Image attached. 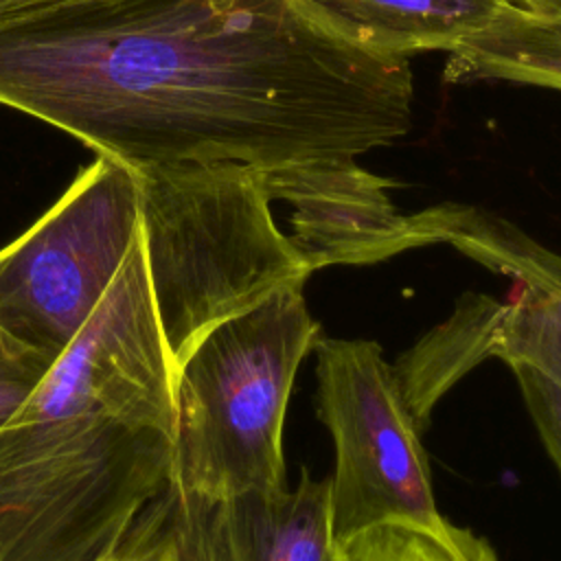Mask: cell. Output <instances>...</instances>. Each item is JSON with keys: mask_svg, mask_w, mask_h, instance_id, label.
Returning <instances> with one entry per match:
<instances>
[{"mask_svg": "<svg viewBox=\"0 0 561 561\" xmlns=\"http://www.w3.org/2000/svg\"><path fill=\"white\" fill-rule=\"evenodd\" d=\"M408 59L311 0H66L0 22V105L131 171L362 156L412 127Z\"/></svg>", "mask_w": 561, "mask_h": 561, "instance_id": "6da1fadb", "label": "cell"}, {"mask_svg": "<svg viewBox=\"0 0 561 561\" xmlns=\"http://www.w3.org/2000/svg\"><path fill=\"white\" fill-rule=\"evenodd\" d=\"M173 364L142 237L33 397L0 427V561H107L169 486Z\"/></svg>", "mask_w": 561, "mask_h": 561, "instance_id": "7a4b0ae2", "label": "cell"}, {"mask_svg": "<svg viewBox=\"0 0 561 561\" xmlns=\"http://www.w3.org/2000/svg\"><path fill=\"white\" fill-rule=\"evenodd\" d=\"M136 175L147 276L173 373L210 329L313 274L278 228L261 169L184 162Z\"/></svg>", "mask_w": 561, "mask_h": 561, "instance_id": "3957f363", "label": "cell"}, {"mask_svg": "<svg viewBox=\"0 0 561 561\" xmlns=\"http://www.w3.org/2000/svg\"><path fill=\"white\" fill-rule=\"evenodd\" d=\"M302 287H285L210 329L173 375L169 489L226 500L287 486L283 421L300 362L318 346Z\"/></svg>", "mask_w": 561, "mask_h": 561, "instance_id": "277c9868", "label": "cell"}, {"mask_svg": "<svg viewBox=\"0 0 561 561\" xmlns=\"http://www.w3.org/2000/svg\"><path fill=\"white\" fill-rule=\"evenodd\" d=\"M138 237V175L96 156L28 230L0 250V329L57 362Z\"/></svg>", "mask_w": 561, "mask_h": 561, "instance_id": "5b68a950", "label": "cell"}, {"mask_svg": "<svg viewBox=\"0 0 561 561\" xmlns=\"http://www.w3.org/2000/svg\"><path fill=\"white\" fill-rule=\"evenodd\" d=\"M318 414L335 447L331 530L346 541L368 528L405 524L445 533L419 440L392 366L370 340L320 337Z\"/></svg>", "mask_w": 561, "mask_h": 561, "instance_id": "8992f818", "label": "cell"}, {"mask_svg": "<svg viewBox=\"0 0 561 561\" xmlns=\"http://www.w3.org/2000/svg\"><path fill=\"white\" fill-rule=\"evenodd\" d=\"M169 561H344L331 530V478L300 469L289 489L206 500L164 489L151 504Z\"/></svg>", "mask_w": 561, "mask_h": 561, "instance_id": "52a82bcc", "label": "cell"}, {"mask_svg": "<svg viewBox=\"0 0 561 561\" xmlns=\"http://www.w3.org/2000/svg\"><path fill=\"white\" fill-rule=\"evenodd\" d=\"M272 202L289 206V239L311 272L364 265L430 245L423 213H403L392 180L353 156L278 164L261 171Z\"/></svg>", "mask_w": 561, "mask_h": 561, "instance_id": "ba28073f", "label": "cell"}, {"mask_svg": "<svg viewBox=\"0 0 561 561\" xmlns=\"http://www.w3.org/2000/svg\"><path fill=\"white\" fill-rule=\"evenodd\" d=\"M355 39L408 59L423 50L449 53L491 24L508 0H311Z\"/></svg>", "mask_w": 561, "mask_h": 561, "instance_id": "9c48e42d", "label": "cell"}, {"mask_svg": "<svg viewBox=\"0 0 561 561\" xmlns=\"http://www.w3.org/2000/svg\"><path fill=\"white\" fill-rule=\"evenodd\" d=\"M445 79H497L561 92V15L506 4L491 24L447 53Z\"/></svg>", "mask_w": 561, "mask_h": 561, "instance_id": "30bf717a", "label": "cell"}, {"mask_svg": "<svg viewBox=\"0 0 561 561\" xmlns=\"http://www.w3.org/2000/svg\"><path fill=\"white\" fill-rule=\"evenodd\" d=\"M500 305L489 296H465L447 322L430 331L392 366L403 403L419 430L427 425L445 390L491 357Z\"/></svg>", "mask_w": 561, "mask_h": 561, "instance_id": "8fae6325", "label": "cell"}, {"mask_svg": "<svg viewBox=\"0 0 561 561\" xmlns=\"http://www.w3.org/2000/svg\"><path fill=\"white\" fill-rule=\"evenodd\" d=\"M430 245L449 243L515 285L561 289V256L546 250L504 217L467 204L445 202L423 208Z\"/></svg>", "mask_w": 561, "mask_h": 561, "instance_id": "7c38bea8", "label": "cell"}, {"mask_svg": "<svg viewBox=\"0 0 561 561\" xmlns=\"http://www.w3.org/2000/svg\"><path fill=\"white\" fill-rule=\"evenodd\" d=\"M491 355L530 364L561 386V289L517 285L513 300L500 305Z\"/></svg>", "mask_w": 561, "mask_h": 561, "instance_id": "4fadbf2b", "label": "cell"}, {"mask_svg": "<svg viewBox=\"0 0 561 561\" xmlns=\"http://www.w3.org/2000/svg\"><path fill=\"white\" fill-rule=\"evenodd\" d=\"M340 543L344 561H500L484 537L454 524L445 533L383 524Z\"/></svg>", "mask_w": 561, "mask_h": 561, "instance_id": "5bb4252c", "label": "cell"}, {"mask_svg": "<svg viewBox=\"0 0 561 561\" xmlns=\"http://www.w3.org/2000/svg\"><path fill=\"white\" fill-rule=\"evenodd\" d=\"M55 364L18 344L0 329V427L33 397Z\"/></svg>", "mask_w": 561, "mask_h": 561, "instance_id": "9a60e30c", "label": "cell"}, {"mask_svg": "<svg viewBox=\"0 0 561 561\" xmlns=\"http://www.w3.org/2000/svg\"><path fill=\"white\" fill-rule=\"evenodd\" d=\"M546 451L561 473V386L530 364H508Z\"/></svg>", "mask_w": 561, "mask_h": 561, "instance_id": "2e32d148", "label": "cell"}, {"mask_svg": "<svg viewBox=\"0 0 561 561\" xmlns=\"http://www.w3.org/2000/svg\"><path fill=\"white\" fill-rule=\"evenodd\" d=\"M107 561H169L164 539L149 506L136 519L123 546Z\"/></svg>", "mask_w": 561, "mask_h": 561, "instance_id": "e0dca14e", "label": "cell"}, {"mask_svg": "<svg viewBox=\"0 0 561 561\" xmlns=\"http://www.w3.org/2000/svg\"><path fill=\"white\" fill-rule=\"evenodd\" d=\"M508 2L537 15H561V0H508Z\"/></svg>", "mask_w": 561, "mask_h": 561, "instance_id": "ac0fdd59", "label": "cell"}]
</instances>
